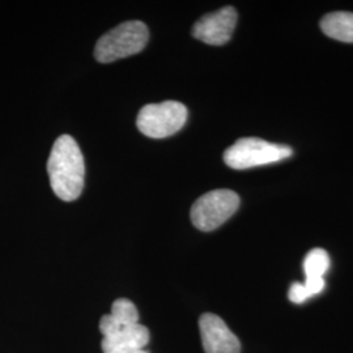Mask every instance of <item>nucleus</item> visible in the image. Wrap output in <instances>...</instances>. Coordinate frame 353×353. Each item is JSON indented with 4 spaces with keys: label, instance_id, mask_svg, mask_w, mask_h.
<instances>
[{
    "label": "nucleus",
    "instance_id": "6",
    "mask_svg": "<svg viewBox=\"0 0 353 353\" xmlns=\"http://www.w3.org/2000/svg\"><path fill=\"white\" fill-rule=\"evenodd\" d=\"M237 24V12L233 7L203 16L192 28V36L207 45L221 46L232 38Z\"/></svg>",
    "mask_w": 353,
    "mask_h": 353
},
{
    "label": "nucleus",
    "instance_id": "14",
    "mask_svg": "<svg viewBox=\"0 0 353 353\" xmlns=\"http://www.w3.org/2000/svg\"><path fill=\"white\" fill-rule=\"evenodd\" d=\"M132 353H150V352H147V351H145V350H139V351H135V352H132Z\"/></svg>",
    "mask_w": 353,
    "mask_h": 353
},
{
    "label": "nucleus",
    "instance_id": "8",
    "mask_svg": "<svg viewBox=\"0 0 353 353\" xmlns=\"http://www.w3.org/2000/svg\"><path fill=\"white\" fill-rule=\"evenodd\" d=\"M148 328L140 323L123 327L113 336L103 338L101 348L103 353H132L144 347L150 341Z\"/></svg>",
    "mask_w": 353,
    "mask_h": 353
},
{
    "label": "nucleus",
    "instance_id": "7",
    "mask_svg": "<svg viewBox=\"0 0 353 353\" xmlns=\"http://www.w3.org/2000/svg\"><path fill=\"white\" fill-rule=\"evenodd\" d=\"M199 330L205 353H240L239 338L216 314L205 313L199 319Z\"/></svg>",
    "mask_w": 353,
    "mask_h": 353
},
{
    "label": "nucleus",
    "instance_id": "9",
    "mask_svg": "<svg viewBox=\"0 0 353 353\" xmlns=\"http://www.w3.org/2000/svg\"><path fill=\"white\" fill-rule=\"evenodd\" d=\"M330 267V256L323 249H313L307 252L303 259V271H305V288L310 297L319 294L325 290V274Z\"/></svg>",
    "mask_w": 353,
    "mask_h": 353
},
{
    "label": "nucleus",
    "instance_id": "11",
    "mask_svg": "<svg viewBox=\"0 0 353 353\" xmlns=\"http://www.w3.org/2000/svg\"><path fill=\"white\" fill-rule=\"evenodd\" d=\"M110 316H113L114 321L122 328L139 323L138 309L135 303H131L127 299H118L114 301Z\"/></svg>",
    "mask_w": 353,
    "mask_h": 353
},
{
    "label": "nucleus",
    "instance_id": "3",
    "mask_svg": "<svg viewBox=\"0 0 353 353\" xmlns=\"http://www.w3.org/2000/svg\"><path fill=\"white\" fill-rule=\"evenodd\" d=\"M292 154L293 151L288 145L275 144L258 138H243L237 140L224 152V161L232 169L245 170L283 161Z\"/></svg>",
    "mask_w": 353,
    "mask_h": 353
},
{
    "label": "nucleus",
    "instance_id": "10",
    "mask_svg": "<svg viewBox=\"0 0 353 353\" xmlns=\"http://www.w3.org/2000/svg\"><path fill=\"white\" fill-rule=\"evenodd\" d=\"M321 29L330 38L353 42V13H328L321 21Z\"/></svg>",
    "mask_w": 353,
    "mask_h": 353
},
{
    "label": "nucleus",
    "instance_id": "1",
    "mask_svg": "<svg viewBox=\"0 0 353 353\" xmlns=\"http://www.w3.org/2000/svg\"><path fill=\"white\" fill-rule=\"evenodd\" d=\"M51 189L63 202H74L84 189L85 164L75 139L62 135L55 140L48 161Z\"/></svg>",
    "mask_w": 353,
    "mask_h": 353
},
{
    "label": "nucleus",
    "instance_id": "13",
    "mask_svg": "<svg viewBox=\"0 0 353 353\" xmlns=\"http://www.w3.org/2000/svg\"><path fill=\"white\" fill-rule=\"evenodd\" d=\"M122 330V327L114 321L113 316L110 314H106V316H102L100 319V331L103 335V338H108V336H113L117 332H119Z\"/></svg>",
    "mask_w": 353,
    "mask_h": 353
},
{
    "label": "nucleus",
    "instance_id": "12",
    "mask_svg": "<svg viewBox=\"0 0 353 353\" xmlns=\"http://www.w3.org/2000/svg\"><path fill=\"white\" fill-rule=\"evenodd\" d=\"M288 297L293 303H303L307 299H310V294L307 293L303 283H293L290 285Z\"/></svg>",
    "mask_w": 353,
    "mask_h": 353
},
{
    "label": "nucleus",
    "instance_id": "5",
    "mask_svg": "<svg viewBox=\"0 0 353 353\" xmlns=\"http://www.w3.org/2000/svg\"><path fill=\"white\" fill-rule=\"evenodd\" d=\"M240 207V196L232 190H214L202 195L191 207V221L203 232L221 227Z\"/></svg>",
    "mask_w": 353,
    "mask_h": 353
},
{
    "label": "nucleus",
    "instance_id": "2",
    "mask_svg": "<svg viewBox=\"0 0 353 353\" xmlns=\"http://www.w3.org/2000/svg\"><path fill=\"white\" fill-rule=\"evenodd\" d=\"M150 39L148 28L141 21H127L105 33L96 43L94 58L100 63H112L135 55L145 48Z\"/></svg>",
    "mask_w": 353,
    "mask_h": 353
},
{
    "label": "nucleus",
    "instance_id": "4",
    "mask_svg": "<svg viewBox=\"0 0 353 353\" xmlns=\"http://www.w3.org/2000/svg\"><path fill=\"white\" fill-rule=\"evenodd\" d=\"M188 121V109L183 103L164 101L150 103L140 109L137 126L140 132L152 139H164L174 135Z\"/></svg>",
    "mask_w": 353,
    "mask_h": 353
}]
</instances>
